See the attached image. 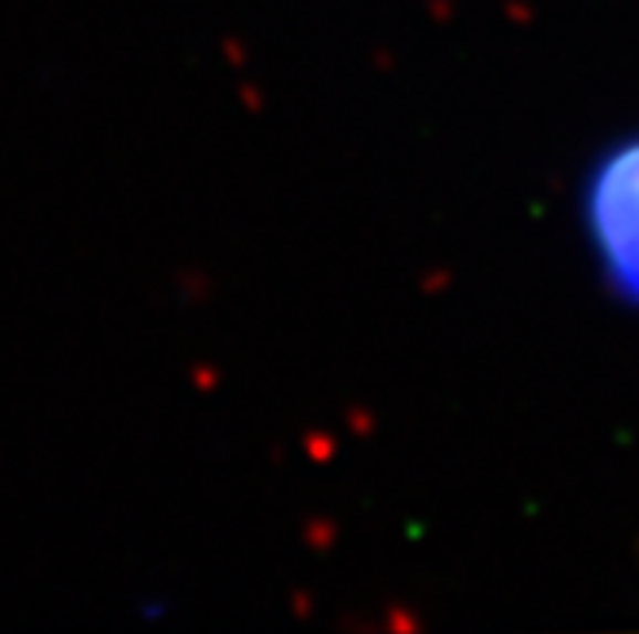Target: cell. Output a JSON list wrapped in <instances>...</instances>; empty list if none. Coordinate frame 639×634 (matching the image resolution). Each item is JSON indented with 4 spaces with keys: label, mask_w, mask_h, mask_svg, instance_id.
I'll list each match as a JSON object with an SVG mask.
<instances>
[{
    "label": "cell",
    "mask_w": 639,
    "mask_h": 634,
    "mask_svg": "<svg viewBox=\"0 0 639 634\" xmlns=\"http://www.w3.org/2000/svg\"><path fill=\"white\" fill-rule=\"evenodd\" d=\"M583 219L609 295L639 310V135L612 141L590 165Z\"/></svg>",
    "instance_id": "obj_1"
}]
</instances>
